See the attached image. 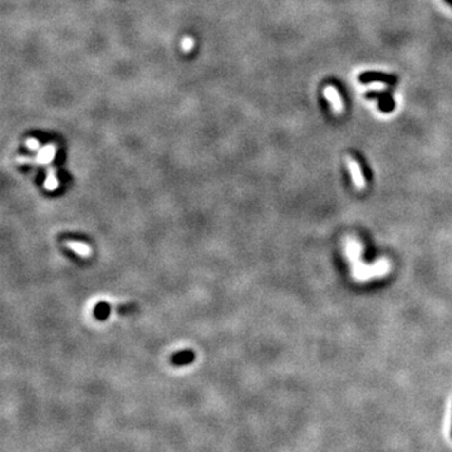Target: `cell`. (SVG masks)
<instances>
[{
    "instance_id": "7",
    "label": "cell",
    "mask_w": 452,
    "mask_h": 452,
    "mask_svg": "<svg viewBox=\"0 0 452 452\" xmlns=\"http://www.w3.org/2000/svg\"><path fill=\"white\" fill-rule=\"evenodd\" d=\"M28 146H29L30 149H38V142H37L36 140H29Z\"/></svg>"
},
{
    "instance_id": "3",
    "label": "cell",
    "mask_w": 452,
    "mask_h": 452,
    "mask_svg": "<svg viewBox=\"0 0 452 452\" xmlns=\"http://www.w3.org/2000/svg\"><path fill=\"white\" fill-rule=\"evenodd\" d=\"M348 166H349V169H351L352 176H353V179H354V182H356V185H357V186H359V188H363V186H364V181H363L362 171H360V169H359V166H358L357 162H356L354 160H352V158H349Z\"/></svg>"
},
{
    "instance_id": "5",
    "label": "cell",
    "mask_w": 452,
    "mask_h": 452,
    "mask_svg": "<svg viewBox=\"0 0 452 452\" xmlns=\"http://www.w3.org/2000/svg\"><path fill=\"white\" fill-rule=\"evenodd\" d=\"M53 156H54V149L51 146H48V147H45L43 151H40L38 160L42 161V162H48V161H51L52 158H53Z\"/></svg>"
},
{
    "instance_id": "6",
    "label": "cell",
    "mask_w": 452,
    "mask_h": 452,
    "mask_svg": "<svg viewBox=\"0 0 452 452\" xmlns=\"http://www.w3.org/2000/svg\"><path fill=\"white\" fill-rule=\"evenodd\" d=\"M58 186V181H56V177L54 175L53 170H51V172L48 173V177L45 180V188L49 191H53L54 188H56Z\"/></svg>"
},
{
    "instance_id": "8",
    "label": "cell",
    "mask_w": 452,
    "mask_h": 452,
    "mask_svg": "<svg viewBox=\"0 0 452 452\" xmlns=\"http://www.w3.org/2000/svg\"><path fill=\"white\" fill-rule=\"evenodd\" d=\"M451 438H452V423H451Z\"/></svg>"
},
{
    "instance_id": "1",
    "label": "cell",
    "mask_w": 452,
    "mask_h": 452,
    "mask_svg": "<svg viewBox=\"0 0 452 452\" xmlns=\"http://www.w3.org/2000/svg\"><path fill=\"white\" fill-rule=\"evenodd\" d=\"M324 95L325 98L329 101L330 106L333 107V110L337 113H340L343 111V102L338 94V91L334 88L333 86H327L324 88Z\"/></svg>"
},
{
    "instance_id": "4",
    "label": "cell",
    "mask_w": 452,
    "mask_h": 452,
    "mask_svg": "<svg viewBox=\"0 0 452 452\" xmlns=\"http://www.w3.org/2000/svg\"><path fill=\"white\" fill-rule=\"evenodd\" d=\"M67 246L73 249V251H75V253L80 256H90L91 253H92V251H91V247L87 244H84V243L68 241V243H67Z\"/></svg>"
},
{
    "instance_id": "2",
    "label": "cell",
    "mask_w": 452,
    "mask_h": 452,
    "mask_svg": "<svg viewBox=\"0 0 452 452\" xmlns=\"http://www.w3.org/2000/svg\"><path fill=\"white\" fill-rule=\"evenodd\" d=\"M363 82H388V83H393L395 78L391 75H382V73H366L360 77Z\"/></svg>"
}]
</instances>
